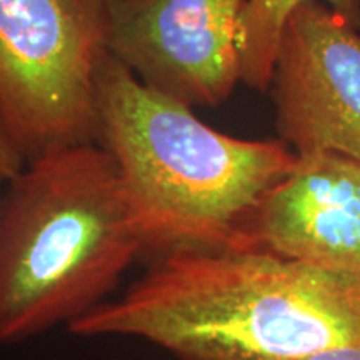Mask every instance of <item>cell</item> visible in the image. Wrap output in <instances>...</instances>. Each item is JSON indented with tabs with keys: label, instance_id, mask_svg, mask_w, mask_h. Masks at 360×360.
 Instances as JSON below:
<instances>
[{
	"label": "cell",
	"instance_id": "ba28073f",
	"mask_svg": "<svg viewBox=\"0 0 360 360\" xmlns=\"http://www.w3.org/2000/svg\"><path fill=\"white\" fill-rule=\"evenodd\" d=\"M309 0H245L242 13V84L267 92L281 35L292 12ZM360 29V0H321Z\"/></svg>",
	"mask_w": 360,
	"mask_h": 360
},
{
	"label": "cell",
	"instance_id": "277c9868",
	"mask_svg": "<svg viewBox=\"0 0 360 360\" xmlns=\"http://www.w3.org/2000/svg\"><path fill=\"white\" fill-rule=\"evenodd\" d=\"M102 0H0V115L27 162L97 142Z\"/></svg>",
	"mask_w": 360,
	"mask_h": 360
},
{
	"label": "cell",
	"instance_id": "9c48e42d",
	"mask_svg": "<svg viewBox=\"0 0 360 360\" xmlns=\"http://www.w3.org/2000/svg\"><path fill=\"white\" fill-rule=\"evenodd\" d=\"M25 165V157L20 154L15 142L12 141L11 134H8L2 120V115H0V182L7 184L17 174H20Z\"/></svg>",
	"mask_w": 360,
	"mask_h": 360
},
{
	"label": "cell",
	"instance_id": "30bf717a",
	"mask_svg": "<svg viewBox=\"0 0 360 360\" xmlns=\"http://www.w3.org/2000/svg\"><path fill=\"white\" fill-rule=\"evenodd\" d=\"M299 360H360L359 345H335L314 352Z\"/></svg>",
	"mask_w": 360,
	"mask_h": 360
},
{
	"label": "cell",
	"instance_id": "52a82bcc",
	"mask_svg": "<svg viewBox=\"0 0 360 360\" xmlns=\"http://www.w3.org/2000/svg\"><path fill=\"white\" fill-rule=\"evenodd\" d=\"M249 247L360 272V162L337 152L299 159L252 219Z\"/></svg>",
	"mask_w": 360,
	"mask_h": 360
},
{
	"label": "cell",
	"instance_id": "8992f818",
	"mask_svg": "<svg viewBox=\"0 0 360 360\" xmlns=\"http://www.w3.org/2000/svg\"><path fill=\"white\" fill-rule=\"evenodd\" d=\"M267 92L276 130L297 159L337 152L360 162V29L321 0L292 12Z\"/></svg>",
	"mask_w": 360,
	"mask_h": 360
},
{
	"label": "cell",
	"instance_id": "6da1fadb",
	"mask_svg": "<svg viewBox=\"0 0 360 360\" xmlns=\"http://www.w3.org/2000/svg\"><path fill=\"white\" fill-rule=\"evenodd\" d=\"M67 330L146 340L179 360H299L360 347V272L259 249L167 252Z\"/></svg>",
	"mask_w": 360,
	"mask_h": 360
},
{
	"label": "cell",
	"instance_id": "3957f363",
	"mask_svg": "<svg viewBox=\"0 0 360 360\" xmlns=\"http://www.w3.org/2000/svg\"><path fill=\"white\" fill-rule=\"evenodd\" d=\"M0 195V347L112 299L143 255L115 164L97 142L27 162Z\"/></svg>",
	"mask_w": 360,
	"mask_h": 360
},
{
	"label": "cell",
	"instance_id": "5b68a950",
	"mask_svg": "<svg viewBox=\"0 0 360 360\" xmlns=\"http://www.w3.org/2000/svg\"><path fill=\"white\" fill-rule=\"evenodd\" d=\"M245 0H102L105 52L143 85L217 107L242 84Z\"/></svg>",
	"mask_w": 360,
	"mask_h": 360
},
{
	"label": "cell",
	"instance_id": "7a4b0ae2",
	"mask_svg": "<svg viewBox=\"0 0 360 360\" xmlns=\"http://www.w3.org/2000/svg\"><path fill=\"white\" fill-rule=\"evenodd\" d=\"M97 143L109 152L143 255L247 250L252 219L299 159L278 139L249 141L202 122L105 56L97 74Z\"/></svg>",
	"mask_w": 360,
	"mask_h": 360
}]
</instances>
